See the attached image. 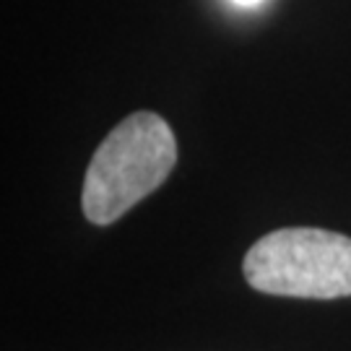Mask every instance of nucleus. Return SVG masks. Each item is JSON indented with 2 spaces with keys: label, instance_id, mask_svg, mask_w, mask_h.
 <instances>
[{
  "label": "nucleus",
  "instance_id": "f257e3e1",
  "mask_svg": "<svg viewBox=\"0 0 351 351\" xmlns=\"http://www.w3.org/2000/svg\"><path fill=\"white\" fill-rule=\"evenodd\" d=\"M177 164V141L154 112L128 114L101 141L84 180V213L91 224H112L162 185Z\"/></svg>",
  "mask_w": 351,
  "mask_h": 351
},
{
  "label": "nucleus",
  "instance_id": "f03ea898",
  "mask_svg": "<svg viewBox=\"0 0 351 351\" xmlns=\"http://www.w3.org/2000/svg\"><path fill=\"white\" fill-rule=\"evenodd\" d=\"M242 271L247 284L265 294L351 297V237L313 226L276 229L247 250Z\"/></svg>",
  "mask_w": 351,
  "mask_h": 351
},
{
  "label": "nucleus",
  "instance_id": "7ed1b4c3",
  "mask_svg": "<svg viewBox=\"0 0 351 351\" xmlns=\"http://www.w3.org/2000/svg\"><path fill=\"white\" fill-rule=\"evenodd\" d=\"M234 3H239V5H258L261 0H234Z\"/></svg>",
  "mask_w": 351,
  "mask_h": 351
}]
</instances>
